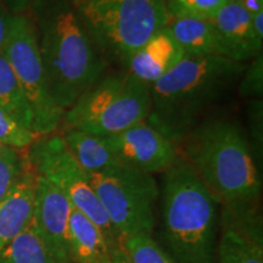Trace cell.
Listing matches in <instances>:
<instances>
[{
    "label": "cell",
    "instance_id": "cell-1",
    "mask_svg": "<svg viewBox=\"0 0 263 263\" xmlns=\"http://www.w3.org/2000/svg\"><path fill=\"white\" fill-rule=\"evenodd\" d=\"M162 174L155 241L176 263H218L221 203L182 156Z\"/></svg>",
    "mask_w": 263,
    "mask_h": 263
},
{
    "label": "cell",
    "instance_id": "cell-2",
    "mask_svg": "<svg viewBox=\"0 0 263 263\" xmlns=\"http://www.w3.org/2000/svg\"><path fill=\"white\" fill-rule=\"evenodd\" d=\"M32 8L49 90L65 112L103 77L106 59L82 26L70 0H38Z\"/></svg>",
    "mask_w": 263,
    "mask_h": 263
},
{
    "label": "cell",
    "instance_id": "cell-3",
    "mask_svg": "<svg viewBox=\"0 0 263 263\" xmlns=\"http://www.w3.org/2000/svg\"><path fill=\"white\" fill-rule=\"evenodd\" d=\"M244 70L242 62L219 55H185L150 87L151 106L146 122L177 145L240 80Z\"/></svg>",
    "mask_w": 263,
    "mask_h": 263
},
{
    "label": "cell",
    "instance_id": "cell-4",
    "mask_svg": "<svg viewBox=\"0 0 263 263\" xmlns=\"http://www.w3.org/2000/svg\"><path fill=\"white\" fill-rule=\"evenodd\" d=\"M182 157L221 206L259 203L262 182L244 132L224 120L197 124L184 139Z\"/></svg>",
    "mask_w": 263,
    "mask_h": 263
},
{
    "label": "cell",
    "instance_id": "cell-5",
    "mask_svg": "<svg viewBox=\"0 0 263 263\" xmlns=\"http://www.w3.org/2000/svg\"><path fill=\"white\" fill-rule=\"evenodd\" d=\"M70 3L103 57L122 66L168 22L164 0H70Z\"/></svg>",
    "mask_w": 263,
    "mask_h": 263
},
{
    "label": "cell",
    "instance_id": "cell-6",
    "mask_svg": "<svg viewBox=\"0 0 263 263\" xmlns=\"http://www.w3.org/2000/svg\"><path fill=\"white\" fill-rule=\"evenodd\" d=\"M150 85L123 73L103 76L65 111V128L108 137L145 122L150 112Z\"/></svg>",
    "mask_w": 263,
    "mask_h": 263
},
{
    "label": "cell",
    "instance_id": "cell-7",
    "mask_svg": "<svg viewBox=\"0 0 263 263\" xmlns=\"http://www.w3.org/2000/svg\"><path fill=\"white\" fill-rule=\"evenodd\" d=\"M87 174L121 239L133 235L153 236L160 200V188L153 174L127 164L106 172Z\"/></svg>",
    "mask_w": 263,
    "mask_h": 263
},
{
    "label": "cell",
    "instance_id": "cell-8",
    "mask_svg": "<svg viewBox=\"0 0 263 263\" xmlns=\"http://www.w3.org/2000/svg\"><path fill=\"white\" fill-rule=\"evenodd\" d=\"M27 162L33 172L50 182L71 202L101 229L111 251L120 248L121 236L99 201L89 177L66 147L59 134L35 139L28 147Z\"/></svg>",
    "mask_w": 263,
    "mask_h": 263
},
{
    "label": "cell",
    "instance_id": "cell-9",
    "mask_svg": "<svg viewBox=\"0 0 263 263\" xmlns=\"http://www.w3.org/2000/svg\"><path fill=\"white\" fill-rule=\"evenodd\" d=\"M4 54L32 112L33 132L37 137L54 134L61 126L65 112L49 90L37 32L31 17L25 14L12 15Z\"/></svg>",
    "mask_w": 263,
    "mask_h": 263
},
{
    "label": "cell",
    "instance_id": "cell-10",
    "mask_svg": "<svg viewBox=\"0 0 263 263\" xmlns=\"http://www.w3.org/2000/svg\"><path fill=\"white\" fill-rule=\"evenodd\" d=\"M105 140L121 162L149 174L163 173L179 157L176 144L146 121Z\"/></svg>",
    "mask_w": 263,
    "mask_h": 263
},
{
    "label": "cell",
    "instance_id": "cell-11",
    "mask_svg": "<svg viewBox=\"0 0 263 263\" xmlns=\"http://www.w3.org/2000/svg\"><path fill=\"white\" fill-rule=\"evenodd\" d=\"M71 210L67 197L50 182L35 174L32 224L45 248L62 263H71L67 244Z\"/></svg>",
    "mask_w": 263,
    "mask_h": 263
},
{
    "label": "cell",
    "instance_id": "cell-12",
    "mask_svg": "<svg viewBox=\"0 0 263 263\" xmlns=\"http://www.w3.org/2000/svg\"><path fill=\"white\" fill-rule=\"evenodd\" d=\"M211 24L218 35L224 58L244 64L261 52L263 42L256 37L252 29L251 15L236 0H230L219 9Z\"/></svg>",
    "mask_w": 263,
    "mask_h": 263
},
{
    "label": "cell",
    "instance_id": "cell-13",
    "mask_svg": "<svg viewBox=\"0 0 263 263\" xmlns=\"http://www.w3.org/2000/svg\"><path fill=\"white\" fill-rule=\"evenodd\" d=\"M185 57L178 43L163 27L128 58L126 72L147 85H153Z\"/></svg>",
    "mask_w": 263,
    "mask_h": 263
},
{
    "label": "cell",
    "instance_id": "cell-14",
    "mask_svg": "<svg viewBox=\"0 0 263 263\" xmlns=\"http://www.w3.org/2000/svg\"><path fill=\"white\" fill-rule=\"evenodd\" d=\"M34 188L35 174L27 164L9 193L0 201V254L31 223Z\"/></svg>",
    "mask_w": 263,
    "mask_h": 263
},
{
    "label": "cell",
    "instance_id": "cell-15",
    "mask_svg": "<svg viewBox=\"0 0 263 263\" xmlns=\"http://www.w3.org/2000/svg\"><path fill=\"white\" fill-rule=\"evenodd\" d=\"M71 263H110L112 251L101 229L89 217L72 207L67 232Z\"/></svg>",
    "mask_w": 263,
    "mask_h": 263
},
{
    "label": "cell",
    "instance_id": "cell-16",
    "mask_svg": "<svg viewBox=\"0 0 263 263\" xmlns=\"http://www.w3.org/2000/svg\"><path fill=\"white\" fill-rule=\"evenodd\" d=\"M61 138L72 156L87 173L106 172L124 164L115 155L103 136L65 128Z\"/></svg>",
    "mask_w": 263,
    "mask_h": 263
},
{
    "label": "cell",
    "instance_id": "cell-17",
    "mask_svg": "<svg viewBox=\"0 0 263 263\" xmlns=\"http://www.w3.org/2000/svg\"><path fill=\"white\" fill-rule=\"evenodd\" d=\"M167 28L182 48L184 55H222L221 43L211 21L196 18H171Z\"/></svg>",
    "mask_w": 263,
    "mask_h": 263
},
{
    "label": "cell",
    "instance_id": "cell-18",
    "mask_svg": "<svg viewBox=\"0 0 263 263\" xmlns=\"http://www.w3.org/2000/svg\"><path fill=\"white\" fill-rule=\"evenodd\" d=\"M0 107L33 132V117L4 51L0 52Z\"/></svg>",
    "mask_w": 263,
    "mask_h": 263
},
{
    "label": "cell",
    "instance_id": "cell-19",
    "mask_svg": "<svg viewBox=\"0 0 263 263\" xmlns=\"http://www.w3.org/2000/svg\"><path fill=\"white\" fill-rule=\"evenodd\" d=\"M0 263H62L50 254L39 238L32 221L0 254Z\"/></svg>",
    "mask_w": 263,
    "mask_h": 263
},
{
    "label": "cell",
    "instance_id": "cell-20",
    "mask_svg": "<svg viewBox=\"0 0 263 263\" xmlns=\"http://www.w3.org/2000/svg\"><path fill=\"white\" fill-rule=\"evenodd\" d=\"M217 256L218 263H263V245L221 226Z\"/></svg>",
    "mask_w": 263,
    "mask_h": 263
},
{
    "label": "cell",
    "instance_id": "cell-21",
    "mask_svg": "<svg viewBox=\"0 0 263 263\" xmlns=\"http://www.w3.org/2000/svg\"><path fill=\"white\" fill-rule=\"evenodd\" d=\"M230 0H164L168 20L196 18L211 21L219 9Z\"/></svg>",
    "mask_w": 263,
    "mask_h": 263
},
{
    "label": "cell",
    "instance_id": "cell-22",
    "mask_svg": "<svg viewBox=\"0 0 263 263\" xmlns=\"http://www.w3.org/2000/svg\"><path fill=\"white\" fill-rule=\"evenodd\" d=\"M121 244L132 263H176L151 235L124 236Z\"/></svg>",
    "mask_w": 263,
    "mask_h": 263
},
{
    "label": "cell",
    "instance_id": "cell-23",
    "mask_svg": "<svg viewBox=\"0 0 263 263\" xmlns=\"http://www.w3.org/2000/svg\"><path fill=\"white\" fill-rule=\"evenodd\" d=\"M37 138L34 132L22 126L0 107V143L22 151L28 149Z\"/></svg>",
    "mask_w": 263,
    "mask_h": 263
},
{
    "label": "cell",
    "instance_id": "cell-24",
    "mask_svg": "<svg viewBox=\"0 0 263 263\" xmlns=\"http://www.w3.org/2000/svg\"><path fill=\"white\" fill-rule=\"evenodd\" d=\"M239 93L244 98L261 99L263 93V55L259 52L250 60L240 77Z\"/></svg>",
    "mask_w": 263,
    "mask_h": 263
},
{
    "label": "cell",
    "instance_id": "cell-25",
    "mask_svg": "<svg viewBox=\"0 0 263 263\" xmlns=\"http://www.w3.org/2000/svg\"><path fill=\"white\" fill-rule=\"evenodd\" d=\"M27 159L21 153L0 159V201L4 199L16 179L27 167Z\"/></svg>",
    "mask_w": 263,
    "mask_h": 263
},
{
    "label": "cell",
    "instance_id": "cell-26",
    "mask_svg": "<svg viewBox=\"0 0 263 263\" xmlns=\"http://www.w3.org/2000/svg\"><path fill=\"white\" fill-rule=\"evenodd\" d=\"M250 115V133L252 136V140H254L256 149L262 151V141H263V134H262V101L261 99H255L252 101L251 107L249 110Z\"/></svg>",
    "mask_w": 263,
    "mask_h": 263
},
{
    "label": "cell",
    "instance_id": "cell-27",
    "mask_svg": "<svg viewBox=\"0 0 263 263\" xmlns=\"http://www.w3.org/2000/svg\"><path fill=\"white\" fill-rule=\"evenodd\" d=\"M11 12L5 8V5L0 2V52L4 51L5 44L8 42L10 26L12 20Z\"/></svg>",
    "mask_w": 263,
    "mask_h": 263
},
{
    "label": "cell",
    "instance_id": "cell-28",
    "mask_svg": "<svg viewBox=\"0 0 263 263\" xmlns=\"http://www.w3.org/2000/svg\"><path fill=\"white\" fill-rule=\"evenodd\" d=\"M38 0H4L3 4L5 5V8L9 10L11 14L17 15V14H24L26 10L32 8L34 5V3H37Z\"/></svg>",
    "mask_w": 263,
    "mask_h": 263
},
{
    "label": "cell",
    "instance_id": "cell-29",
    "mask_svg": "<svg viewBox=\"0 0 263 263\" xmlns=\"http://www.w3.org/2000/svg\"><path fill=\"white\" fill-rule=\"evenodd\" d=\"M236 2L251 16L263 11V0H236Z\"/></svg>",
    "mask_w": 263,
    "mask_h": 263
},
{
    "label": "cell",
    "instance_id": "cell-30",
    "mask_svg": "<svg viewBox=\"0 0 263 263\" xmlns=\"http://www.w3.org/2000/svg\"><path fill=\"white\" fill-rule=\"evenodd\" d=\"M251 24L256 37L263 42V11L251 16Z\"/></svg>",
    "mask_w": 263,
    "mask_h": 263
},
{
    "label": "cell",
    "instance_id": "cell-31",
    "mask_svg": "<svg viewBox=\"0 0 263 263\" xmlns=\"http://www.w3.org/2000/svg\"><path fill=\"white\" fill-rule=\"evenodd\" d=\"M110 263H132L129 257H128V255L126 254V251H124V249L122 248V245L115 250V251H112Z\"/></svg>",
    "mask_w": 263,
    "mask_h": 263
},
{
    "label": "cell",
    "instance_id": "cell-32",
    "mask_svg": "<svg viewBox=\"0 0 263 263\" xmlns=\"http://www.w3.org/2000/svg\"><path fill=\"white\" fill-rule=\"evenodd\" d=\"M21 153V151L12 149V147L6 146L4 144L0 143V159H4V157H9V156H14L16 154Z\"/></svg>",
    "mask_w": 263,
    "mask_h": 263
}]
</instances>
